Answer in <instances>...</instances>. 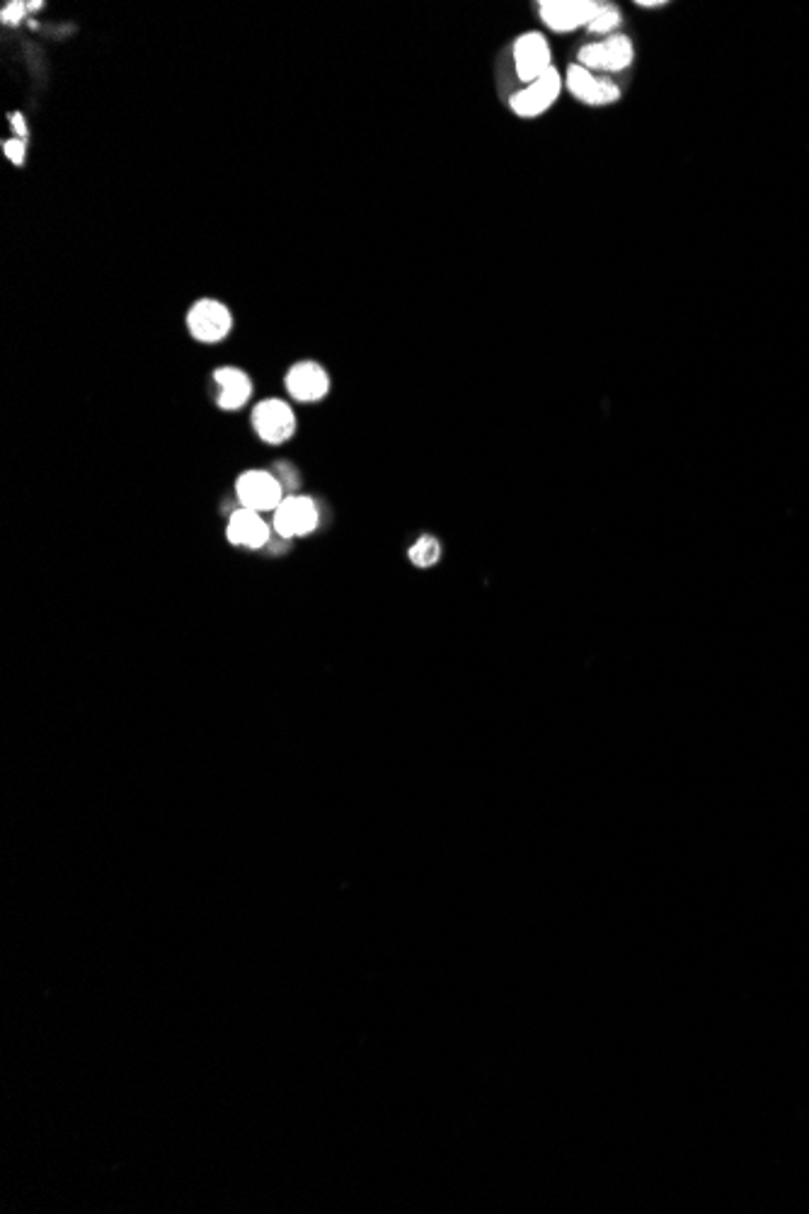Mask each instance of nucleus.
<instances>
[{"mask_svg": "<svg viewBox=\"0 0 809 1214\" xmlns=\"http://www.w3.org/2000/svg\"><path fill=\"white\" fill-rule=\"evenodd\" d=\"M609 3L601 0H543L538 3V15H541L548 30L558 34H570L580 28H589Z\"/></svg>", "mask_w": 809, "mask_h": 1214, "instance_id": "1", "label": "nucleus"}, {"mask_svg": "<svg viewBox=\"0 0 809 1214\" xmlns=\"http://www.w3.org/2000/svg\"><path fill=\"white\" fill-rule=\"evenodd\" d=\"M635 46L625 34H611L606 40L584 44L577 54L580 66L594 73H623L633 66Z\"/></svg>", "mask_w": 809, "mask_h": 1214, "instance_id": "2", "label": "nucleus"}, {"mask_svg": "<svg viewBox=\"0 0 809 1214\" xmlns=\"http://www.w3.org/2000/svg\"><path fill=\"white\" fill-rule=\"evenodd\" d=\"M562 87H564L562 75L553 66L550 71H546L538 81L521 87V91H517V93H511L509 95V110L521 120L541 117V114H546L550 107L556 105L560 93H562Z\"/></svg>", "mask_w": 809, "mask_h": 1214, "instance_id": "3", "label": "nucleus"}, {"mask_svg": "<svg viewBox=\"0 0 809 1214\" xmlns=\"http://www.w3.org/2000/svg\"><path fill=\"white\" fill-rule=\"evenodd\" d=\"M187 330L197 342L216 344L226 340L234 330V313L221 301L199 299L187 311Z\"/></svg>", "mask_w": 809, "mask_h": 1214, "instance_id": "4", "label": "nucleus"}, {"mask_svg": "<svg viewBox=\"0 0 809 1214\" xmlns=\"http://www.w3.org/2000/svg\"><path fill=\"white\" fill-rule=\"evenodd\" d=\"M240 507L252 512H274L284 500V485L269 470H246L236 483Z\"/></svg>", "mask_w": 809, "mask_h": 1214, "instance_id": "5", "label": "nucleus"}, {"mask_svg": "<svg viewBox=\"0 0 809 1214\" xmlns=\"http://www.w3.org/2000/svg\"><path fill=\"white\" fill-rule=\"evenodd\" d=\"M511 61L514 73L521 83H533L541 79L546 71L553 69V56H550V44L543 32H526L517 37L511 44Z\"/></svg>", "mask_w": 809, "mask_h": 1214, "instance_id": "6", "label": "nucleus"}, {"mask_svg": "<svg viewBox=\"0 0 809 1214\" xmlns=\"http://www.w3.org/2000/svg\"><path fill=\"white\" fill-rule=\"evenodd\" d=\"M564 87H568L574 100L584 102L589 107L613 105V102L621 100L619 83L611 81L609 75L580 66V63H572L568 73H564Z\"/></svg>", "mask_w": 809, "mask_h": 1214, "instance_id": "7", "label": "nucleus"}, {"mask_svg": "<svg viewBox=\"0 0 809 1214\" xmlns=\"http://www.w3.org/2000/svg\"><path fill=\"white\" fill-rule=\"evenodd\" d=\"M318 507L305 495H287L274 509V531L287 541L313 533L318 529Z\"/></svg>", "mask_w": 809, "mask_h": 1214, "instance_id": "8", "label": "nucleus"}, {"mask_svg": "<svg viewBox=\"0 0 809 1214\" xmlns=\"http://www.w3.org/2000/svg\"><path fill=\"white\" fill-rule=\"evenodd\" d=\"M252 427L265 444H284L297 432V415L287 401H262L252 411Z\"/></svg>", "mask_w": 809, "mask_h": 1214, "instance_id": "9", "label": "nucleus"}, {"mask_svg": "<svg viewBox=\"0 0 809 1214\" xmlns=\"http://www.w3.org/2000/svg\"><path fill=\"white\" fill-rule=\"evenodd\" d=\"M287 391L293 401L318 403L330 393V376L315 362H299L289 369Z\"/></svg>", "mask_w": 809, "mask_h": 1214, "instance_id": "10", "label": "nucleus"}, {"mask_svg": "<svg viewBox=\"0 0 809 1214\" xmlns=\"http://www.w3.org/2000/svg\"><path fill=\"white\" fill-rule=\"evenodd\" d=\"M226 536L234 546L250 548V551H260V548H265L269 543V539H272V529L267 527V521L262 519L260 512H252V509L240 507V509H236L234 515H230L228 527H226Z\"/></svg>", "mask_w": 809, "mask_h": 1214, "instance_id": "11", "label": "nucleus"}, {"mask_svg": "<svg viewBox=\"0 0 809 1214\" xmlns=\"http://www.w3.org/2000/svg\"><path fill=\"white\" fill-rule=\"evenodd\" d=\"M214 381L218 386L216 403L221 411H240V407L250 401L252 381L246 372H242V369L238 366L216 369Z\"/></svg>", "mask_w": 809, "mask_h": 1214, "instance_id": "12", "label": "nucleus"}, {"mask_svg": "<svg viewBox=\"0 0 809 1214\" xmlns=\"http://www.w3.org/2000/svg\"><path fill=\"white\" fill-rule=\"evenodd\" d=\"M407 558L415 568H422V570L434 568L436 562L442 560V541L432 533H422L419 539L413 546H409Z\"/></svg>", "mask_w": 809, "mask_h": 1214, "instance_id": "13", "label": "nucleus"}, {"mask_svg": "<svg viewBox=\"0 0 809 1214\" xmlns=\"http://www.w3.org/2000/svg\"><path fill=\"white\" fill-rule=\"evenodd\" d=\"M621 24H623V12H621L619 8H615V6H609L592 24H589L587 30H589V32H594V34H606V37H611L615 30L621 28Z\"/></svg>", "mask_w": 809, "mask_h": 1214, "instance_id": "14", "label": "nucleus"}, {"mask_svg": "<svg viewBox=\"0 0 809 1214\" xmlns=\"http://www.w3.org/2000/svg\"><path fill=\"white\" fill-rule=\"evenodd\" d=\"M3 153L12 165H24V156H28V141L12 136L3 141Z\"/></svg>", "mask_w": 809, "mask_h": 1214, "instance_id": "15", "label": "nucleus"}, {"mask_svg": "<svg viewBox=\"0 0 809 1214\" xmlns=\"http://www.w3.org/2000/svg\"><path fill=\"white\" fill-rule=\"evenodd\" d=\"M28 10H30L28 3H8L3 8V12H0V20H3L6 24H20L22 18H24V12H28Z\"/></svg>", "mask_w": 809, "mask_h": 1214, "instance_id": "16", "label": "nucleus"}, {"mask_svg": "<svg viewBox=\"0 0 809 1214\" xmlns=\"http://www.w3.org/2000/svg\"><path fill=\"white\" fill-rule=\"evenodd\" d=\"M10 126H12V132H15V136H18V138H24V141H28V122H24V117H22V114H20V112H15V114H10Z\"/></svg>", "mask_w": 809, "mask_h": 1214, "instance_id": "17", "label": "nucleus"}, {"mask_svg": "<svg viewBox=\"0 0 809 1214\" xmlns=\"http://www.w3.org/2000/svg\"><path fill=\"white\" fill-rule=\"evenodd\" d=\"M637 6L640 8H662L664 0H650V3H647V0H637Z\"/></svg>", "mask_w": 809, "mask_h": 1214, "instance_id": "18", "label": "nucleus"}]
</instances>
